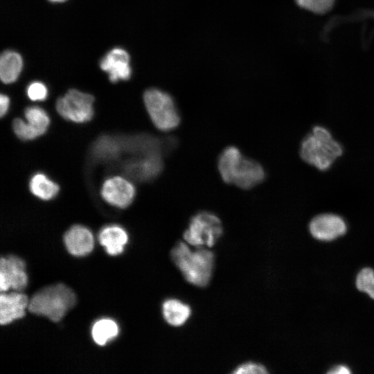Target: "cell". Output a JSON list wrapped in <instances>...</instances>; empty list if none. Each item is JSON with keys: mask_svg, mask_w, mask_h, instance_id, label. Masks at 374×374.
<instances>
[{"mask_svg": "<svg viewBox=\"0 0 374 374\" xmlns=\"http://www.w3.org/2000/svg\"><path fill=\"white\" fill-rule=\"evenodd\" d=\"M28 296L20 291L1 292L0 295V323L7 325L22 318L28 308Z\"/></svg>", "mask_w": 374, "mask_h": 374, "instance_id": "4fadbf2b", "label": "cell"}, {"mask_svg": "<svg viewBox=\"0 0 374 374\" xmlns=\"http://www.w3.org/2000/svg\"><path fill=\"white\" fill-rule=\"evenodd\" d=\"M162 314L166 321L172 326L184 325L191 314L190 307L177 299H168L162 305Z\"/></svg>", "mask_w": 374, "mask_h": 374, "instance_id": "e0dca14e", "label": "cell"}, {"mask_svg": "<svg viewBox=\"0 0 374 374\" xmlns=\"http://www.w3.org/2000/svg\"><path fill=\"white\" fill-rule=\"evenodd\" d=\"M48 1H51V2H55H55H57H57L61 3V2H64V1H66V0H48Z\"/></svg>", "mask_w": 374, "mask_h": 374, "instance_id": "83f0119b", "label": "cell"}, {"mask_svg": "<svg viewBox=\"0 0 374 374\" xmlns=\"http://www.w3.org/2000/svg\"><path fill=\"white\" fill-rule=\"evenodd\" d=\"M74 292L64 284L44 287L29 300L30 312L44 316L53 322L60 321L75 304Z\"/></svg>", "mask_w": 374, "mask_h": 374, "instance_id": "3957f363", "label": "cell"}, {"mask_svg": "<svg viewBox=\"0 0 374 374\" xmlns=\"http://www.w3.org/2000/svg\"><path fill=\"white\" fill-rule=\"evenodd\" d=\"M100 194L108 204L124 208L133 202L136 190L134 185L127 179L121 176H114L103 182Z\"/></svg>", "mask_w": 374, "mask_h": 374, "instance_id": "30bf717a", "label": "cell"}, {"mask_svg": "<svg viewBox=\"0 0 374 374\" xmlns=\"http://www.w3.org/2000/svg\"><path fill=\"white\" fill-rule=\"evenodd\" d=\"M118 333L117 323L109 319H103L97 321L91 329V336L99 346H104L108 341L114 339Z\"/></svg>", "mask_w": 374, "mask_h": 374, "instance_id": "ffe728a7", "label": "cell"}, {"mask_svg": "<svg viewBox=\"0 0 374 374\" xmlns=\"http://www.w3.org/2000/svg\"><path fill=\"white\" fill-rule=\"evenodd\" d=\"M128 53L121 48L109 51L100 62L101 69L109 74L112 82L127 80L132 75Z\"/></svg>", "mask_w": 374, "mask_h": 374, "instance_id": "8fae6325", "label": "cell"}, {"mask_svg": "<svg viewBox=\"0 0 374 374\" xmlns=\"http://www.w3.org/2000/svg\"><path fill=\"white\" fill-rule=\"evenodd\" d=\"M232 373L235 374H264L267 373V371L262 364L249 362L239 365Z\"/></svg>", "mask_w": 374, "mask_h": 374, "instance_id": "cb8c5ba5", "label": "cell"}, {"mask_svg": "<svg viewBox=\"0 0 374 374\" xmlns=\"http://www.w3.org/2000/svg\"><path fill=\"white\" fill-rule=\"evenodd\" d=\"M372 299H374V280L366 292Z\"/></svg>", "mask_w": 374, "mask_h": 374, "instance_id": "4316f807", "label": "cell"}, {"mask_svg": "<svg viewBox=\"0 0 374 374\" xmlns=\"http://www.w3.org/2000/svg\"><path fill=\"white\" fill-rule=\"evenodd\" d=\"M98 240L109 255L116 256L123 251L128 235L123 228L114 224L104 227L100 231Z\"/></svg>", "mask_w": 374, "mask_h": 374, "instance_id": "9a60e30c", "label": "cell"}, {"mask_svg": "<svg viewBox=\"0 0 374 374\" xmlns=\"http://www.w3.org/2000/svg\"><path fill=\"white\" fill-rule=\"evenodd\" d=\"M310 231L315 238L329 241L344 235L346 231V225L338 215L321 214L310 222Z\"/></svg>", "mask_w": 374, "mask_h": 374, "instance_id": "7c38bea8", "label": "cell"}, {"mask_svg": "<svg viewBox=\"0 0 374 374\" xmlns=\"http://www.w3.org/2000/svg\"><path fill=\"white\" fill-rule=\"evenodd\" d=\"M28 276L25 262L20 258L10 255L0 260V290L6 292L10 289L20 291L26 288Z\"/></svg>", "mask_w": 374, "mask_h": 374, "instance_id": "9c48e42d", "label": "cell"}, {"mask_svg": "<svg viewBox=\"0 0 374 374\" xmlns=\"http://www.w3.org/2000/svg\"><path fill=\"white\" fill-rule=\"evenodd\" d=\"M148 114L159 130L168 132L178 127L181 118L173 98L167 92L150 88L143 94Z\"/></svg>", "mask_w": 374, "mask_h": 374, "instance_id": "5b68a950", "label": "cell"}, {"mask_svg": "<svg viewBox=\"0 0 374 374\" xmlns=\"http://www.w3.org/2000/svg\"><path fill=\"white\" fill-rule=\"evenodd\" d=\"M341 153L339 144L326 129L319 126L314 127L301 148V158L321 170L328 169Z\"/></svg>", "mask_w": 374, "mask_h": 374, "instance_id": "277c9868", "label": "cell"}, {"mask_svg": "<svg viewBox=\"0 0 374 374\" xmlns=\"http://www.w3.org/2000/svg\"><path fill=\"white\" fill-rule=\"evenodd\" d=\"M328 373L331 374H346L350 373V369L345 366H337L333 367Z\"/></svg>", "mask_w": 374, "mask_h": 374, "instance_id": "484cf974", "label": "cell"}, {"mask_svg": "<svg viewBox=\"0 0 374 374\" xmlns=\"http://www.w3.org/2000/svg\"><path fill=\"white\" fill-rule=\"evenodd\" d=\"M68 251L75 256H84L93 249L94 240L91 231L82 225L71 226L64 235Z\"/></svg>", "mask_w": 374, "mask_h": 374, "instance_id": "5bb4252c", "label": "cell"}, {"mask_svg": "<svg viewBox=\"0 0 374 374\" xmlns=\"http://www.w3.org/2000/svg\"><path fill=\"white\" fill-rule=\"evenodd\" d=\"M222 231L220 218L212 213L202 211L190 219L184 233V238L193 246L211 247L215 244Z\"/></svg>", "mask_w": 374, "mask_h": 374, "instance_id": "8992f818", "label": "cell"}, {"mask_svg": "<svg viewBox=\"0 0 374 374\" xmlns=\"http://www.w3.org/2000/svg\"><path fill=\"white\" fill-rule=\"evenodd\" d=\"M10 107V99L6 94L1 93L0 96V115L1 117L5 116Z\"/></svg>", "mask_w": 374, "mask_h": 374, "instance_id": "d4e9b609", "label": "cell"}, {"mask_svg": "<svg viewBox=\"0 0 374 374\" xmlns=\"http://www.w3.org/2000/svg\"><path fill=\"white\" fill-rule=\"evenodd\" d=\"M26 94L32 101H43L47 98L48 89L44 83L34 81L27 87Z\"/></svg>", "mask_w": 374, "mask_h": 374, "instance_id": "7402d4cb", "label": "cell"}, {"mask_svg": "<svg viewBox=\"0 0 374 374\" xmlns=\"http://www.w3.org/2000/svg\"><path fill=\"white\" fill-rule=\"evenodd\" d=\"M23 66L21 56L13 51H6L0 57V78L5 84L14 82L18 78Z\"/></svg>", "mask_w": 374, "mask_h": 374, "instance_id": "ac0fdd59", "label": "cell"}, {"mask_svg": "<svg viewBox=\"0 0 374 374\" xmlns=\"http://www.w3.org/2000/svg\"><path fill=\"white\" fill-rule=\"evenodd\" d=\"M301 8L314 13L323 14L329 11L335 0H295Z\"/></svg>", "mask_w": 374, "mask_h": 374, "instance_id": "44dd1931", "label": "cell"}, {"mask_svg": "<svg viewBox=\"0 0 374 374\" xmlns=\"http://www.w3.org/2000/svg\"><path fill=\"white\" fill-rule=\"evenodd\" d=\"M217 168L222 180L242 189H250L260 184L265 172L256 161L244 157L234 146L226 148L220 154Z\"/></svg>", "mask_w": 374, "mask_h": 374, "instance_id": "6da1fadb", "label": "cell"}, {"mask_svg": "<svg viewBox=\"0 0 374 374\" xmlns=\"http://www.w3.org/2000/svg\"><path fill=\"white\" fill-rule=\"evenodd\" d=\"M171 258L188 283L198 287L208 284L214 267L212 251L203 248L192 250L186 243L179 242L171 251Z\"/></svg>", "mask_w": 374, "mask_h": 374, "instance_id": "7a4b0ae2", "label": "cell"}, {"mask_svg": "<svg viewBox=\"0 0 374 374\" xmlns=\"http://www.w3.org/2000/svg\"><path fill=\"white\" fill-rule=\"evenodd\" d=\"M374 280V271L371 268H364L358 274L356 285L359 291L366 292Z\"/></svg>", "mask_w": 374, "mask_h": 374, "instance_id": "603a6c76", "label": "cell"}, {"mask_svg": "<svg viewBox=\"0 0 374 374\" xmlns=\"http://www.w3.org/2000/svg\"><path fill=\"white\" fill-rule=\"evenodd\" d=\"M24 116L26 121L15 118L12 122L13 131L21 140H33L46 132L50 118L44 109L37 106L28 107Z\"/></svg>", "mask_w": 374, "mask_h": 374, "instance_id": "ba28073f", "label": "cell"}, {"mask_svg": "<svg viewBox=\"0 0 374 374\" xmlns=\"http://www.w3.org/2000/svg\"><path fill=\"white\" fill-rule=\"evenodd\" d=\"M163 169V162L160 154L143 155L132 161L130 172L139 180L148 181L155 178Z\"/></svg>", "mask_w": 374, "mask_h": 374, "instance_id": "2e32d148", "label": "cell"}, {"mask_svg": "<svg viewBox=\"0 0 374 374\" xmlns=\"http://www.w3.org/2000/svg\"><path fill=\"white\" fill-rule=\"evenodd\" d=\"M93 96L71 89L57 100L56 110L66 120L83 123L93 116Z\"/></svg>", "mask_w": 374, "mask_h": 374, "instance_id": "52a82bcc", "label": "cell"}, {"mask_svg": "<svg viewBox=\"0 0 374 374\" xmlns=\"http://www.w3.org/2000/svg\"><path fill=\"white\" fill-rule=\"evenodd\" d=\"M29 189L32 194L42 200L54 198L59 192V186L45 174L35 173L29 181Z\"/></svg>", "mask_w": 374, "mask_h": 374, "instance_id": "d6986e66", "label": "cell"}]
</instances>
